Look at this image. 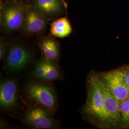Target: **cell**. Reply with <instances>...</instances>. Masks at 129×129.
<instances>
[{"label":"cell","mask_w":129,"mask_h":129,"mask_svg":"<svg viewBox=\"0 0 129 129\" xmlns=\"http://www.w3.org/2000/svg\"><path fill=\"white\" fill-rule=\"evenodd\" d=\"M48 21L41 13L28 5L21 31L28 37L40 35L46 31Z\"/></svg>","instance_id":"obj_7"},{"label":"cell","mask_w":129,"mask_h":129,"mask_svg":"<svg viewBox=\"0 0 129 129\" xmlns=\"http://www.w3.org/2000/svg\"><path fill=\"white\" fill-rule=\"evenodd\" d=\"M52 114L46 108L35 105L28 108L23 120L25 124L33 129H55L58 123Z\"/></svg>","instance_id":"obj_5"},{"label":"cell","mask_w":129,"mask_h":129,"mask_svg":"<svg viewBox=\"0 0 129 129\" xmlns=\"http://www.w3.org/2000/svg\"><path fill=\"white\" fill-rule=\"evenodd\" d=\"M28 5L27 3L24 0H6L1 2V30L7 33L21 31Z\"/></svg>","instance_id":"obj_2"},{"label":"cell","mask_w":129,"mask_h":129,"mask_svg":"<svg viewBox=\"0 0 129 129\" xmlns=\"http://www.w3.org/2000/svg\"><path fill=\"white\" fill-rule=\"evenodd\" d=\"M24 1H25L26 2H27V3H28V2L30 1V0H24Z\"/></svg>","instance_id":"obj_18"},{"label":"cell","mask_w":129,"mask_h":129,"mask_svg":"<svg viewBox=\"0 0 129 129\" xmlns=\"http://www.w3.org/2000/svg\"><path fill=\"white\" fill-rule=\"evenodd\" d=\"M62 1H64V0H62Z\"/></svg>","instance_id":"obj_20"},{"label":"cell","mask_w":129,"mask_h":129,"mask_svg":"<svg viewBox=\"0 0 129 129\" xmlns=\"http://www.w3.org/2000/svg\"><path fill=\"white\" fill-rule=\"evenodd\" d=\"M25 94L28 100L36 105L46 108L53 113L55 111L56 97L50 86L37 82L28 83L25 88Z\"/></svg>","instance_id":"obj_3"},{"label":"cell","mask_w":129,"mask_h":129,"mask_svg":"<svg viewBox=\"0 0 129 129\" xmlns=\"http://www.w3.org/2000/svg\"><path fill=\"white\" fill-rule=\"evenodd\" d=\"M6 1V0H1V2H2V1Z\"/></svg>","instance_id":"obj_19"},{"label":"cell","mask_w":129,"mask_h":129,"mask_svg":"<svg viewBox=\"0 0 129 129\" xmlns=\"http://www.w3.org/2000/svg\"><path fill=\"white\" fill-rule=\"evenodd\" d=\"M120 69L124 76L126 81L129 86V64L120 67Z\"/></svg>","instance_id":"obj_17"},{"label":"cell","mask_w":129,"mask_h":129,"mask_svg":"<svg viewBox=\"0 0 129 129\" xmlns=\"http://www.w3.org/2000/svg\"><path fill=\"white\" fill-rule=\"evenodd\" d=\"M32 59L31 52L23 44L18 41L12 42L8 46L5 67L10 71H21L27 67Z\"/></svg>","instance_id":"obj_4"},{"label":"cell","mask_w":129,"mask_h":129,"mask_svg":"<svg viewBox=\"0 0 129 129\" xmlns=\"http://www.w3.org/2000/svg\"><path fill=\"white\" fill-rule=\"evenodd\" d=\"M28 4L49 20L66 14L68 8L67 3L62 0H30Z\"/></svg>","instance_id":"obj_8"},{"label":"cell","mask_w":129,"mask_h":129,"mask_svg":"<svg viewBox=\"0 0 129 129\" xmlns=\"http://www.w3.org/2000/svg\"><path fill=\"white\" fill-rule=\"evenodd\" d=\"M46 72V64L45 59L43 58L37 61L33 71V76L35 78L43 80Z\"/></svg>","instance_id":"obj_15"},{"label":"cell","mask_w":129,"mask_h":129,"mask_svg":"<svg viewBox=\"0 0 129 129\" xmlns=\"http://www.w3.org/2000/svg\"><path fill=\"white\" fill-rule=\"evenodd\" d=\"M101 81L104 93L105 105L110 129H121L120 102L113 96L101 79Z\"/></svg>","instance_id":"obj_9"},{"label":"cell","mask_w":129,"mask_h":129,"mask_svg":"<svg viewBox=\"0 0 129 129\" xmlns=\"http://www.w3.org/2000/svg\"><path fill=\"white\" fill-rule=\"evenodd\" d=\"M87 98L82 108L84 116L94 126L100 129H110L106 112L104 96L99 74L94 71L87 79Z\"/></svg>","instance_id":"obj_1"},{"label":"cell","mask_w":129,"mask_h":129,"mask_svg":"<svg viewBox=\"0 0 129 129\" xmlns=\"http://www.w3.org/2000/svg\"><path fill=\"white\" fill-rule=\"evenodd\" d=\"M98 74L111 93L120 102L129 98V86L120 68Z\"/></svg>","instance_id":"obj_6"},{"label":"cell","mask_w":129,"mask_h":129,"mask_svg":"<svg viewBox=\"0 0 129 129\" xmlns=\"http://www.w3.org/2000/svg\"><path fill=\"white\" fill-rule=\"evenodd\" d=\"M18 99V86L14 79H7L0 84V106L5 111L12 109Z\"/></svg>","instance_id":"obj_10"},{"label":"cell","mask_w":129,"mask_h":129,"mask_svg":"<svg viewBox=\"0 0 129 129\" xmlns=\"http://www.w3.org/2000/svg\"><path fill=\"white\" fill-rule=\"evenodd\" d=\"M121 129H129V98L120 102Z\"/></svg>","instance_id":"obj_14"},{"label":"cell","mask_w":129,"mask_h":129,"mask_svg":"<svg viewBox=\"0 0 129 129\" xmlns=\"http://www.w3.org/2000/svg\"><path fill=\"white\" fill-rule=\"evenodd\" d=\"M44 58L57 63L60 56V44L52 35L40 36L37 42Z\"/></svg>","instance_id":"obj_11"},{"label":"cell","mask_w":129,"mask_h":129,"mask_svg":"<svg viewBox=\"0 0 129 129\" xmlns=\"http://www.w3.org/2000/svg\"><path fill=\"white\" fill-rule=\"evenodd\" d=\"M8 49H7L4 39L1 37L0 39V60H4L7 55Z\"/></svg>","instance_id":"obj_16"},{"label":"cell","mask_w":129,"mask_h":129,"mask_svg":"<svg viewBox=\"0 0 129 129\" xmlns=\"http://www.w3.org/2000/svg\"><path fill=\"white\" fill-rule=\"evenodd\" d=\"M46 60V72L44 78L45 81H54L59 79L61 78V74L60 70L56 63L49 61Z\"/></svg>","instance_id":"obj_13"},{"label":"cell","mask_w":129,"mask_h":129,"mask_svg":"<svg viewBox=\"0 0 129 129\" xmlns=\"http://www.w3.org/2000/svg\"><path fill=\"white\" fill-rule=\"evenodd\" d=\"M72 31V25L67 16L56 19L50 24V34L55 37L63 38L68 37Z\"/></svg>","instance_id":"obj_12"}]
</instances>
